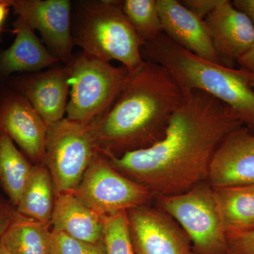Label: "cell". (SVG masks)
<instances>
[{
    "instance_id": "cell-22",
    "label": "cell",
    "mask_w": 254,
    "mask_h": 254,
    "mask_svg": "<svg viewBox=\"0 0 254 254\" xmlns=\"http://www.w3.org/2000/svg\"><path fill=\"white\" fill-rule=\"evenodd\" d=\"M122 6L132 26L143 43L163 34L157 0H125Z\"/></svg>"
},
{
    "instance_id": "cell-28",
    "label": "cell",
    "mask_w": 254,
    "mask_h": 254,
    "mask_svg": "<svg viewBox=\"0 0 254 254\" xmlns=\"http://www.w3.org/2000/svg\"><path fill=\"white\" fill-rule=\"evenodd\" d=\"M232 2L237 9L249 18L254 28V0H235Z\"/></svg>"
},
{
    "instance_id": "cell-33",
    "label": "cell",
    "mask_w": 254,
    "mask_h": 254,
    "mask_svg": "<svg viewBox=\"0 0 254 254\" xmlns=\"http://www.w3.org/2000/svg\"><path fill=\"white\" fill-rule=\"evenodd\" d=\"M248 187H250V189H252V190H254V185H251V186H248Z\"/></svg>"
},
{
    "instance_id": "cell-12",
    "label": "cell",
    "mask_w": 254,
    "mask_h": 254,
    "mask_svg": "<svg viewBox=\"0 0 254 254\" xmlns=\"http://www.w3.org/2000/svg\"><path fill=\"white\" fill-rule=\"evenodd\" d=\"M203 21L222 66L234 68L237 61L254 46L252 23L231 1L220 0Z\"/></svg>"
},
{
    "instance_id": "cell-21",
    "label": "cell",
    "mask_w": 254,
    "mask_h": 254,
    "mask_svg": "<svg viewBox=\"0 0 254 254\" xmlns=\"http://www.w3.org/2000/svg\"><path fill=\"white\" fill-rule=\"evenodd\" d=\"M33 165L0 128V182L15 206H17Z\"/></svg>"
},
{
    "instance_id": "cell-18",
    "label": "cell",
    "mask_w": 254,
    "mask_h": 254,
    "mask_svg": "<svg viewBox=\"0 0 254 254\" xmlns=\"http://www.w3.org/2000/svg\"><path fill=\"white\" fill-rule=\"evenodd\" d=\"M55 198L54 184L46 165H34L16 210L26 218L51 225Z\"/></svg>"
},
{
    "instance_id": "cell-10",
    "label": "cell",
    "mask_w": 254,
    "mask_h": 254,
    "mask_svg": "<svg viewBox=\"0 0 254 254\" xmlns=\"http://www.w3.org/2000/svg\"><path fill=\"white\" fill-rule=\"evenodd\" d=\"M14 12L33 29L66 65L73 60L71 3L68 0H11Z\"/></svg>"
},
{
    "instance_id": "cell-24",
    "label": "cell",
    "mask_w": 254,
    "mask_h": 254,
    "mask_svg": "<svg viewBox=\"0 0 254 254\" xmlns=\"http://www.w3.org/2000/svg\"><path fill=\"white\" fill-rule=\"evenodd\" d=\"M51 254H107V252L104 240L98 243H90L53 230Z\"/></svg>"
},
{
    "instance_id": "cell-3",
    "label": "cell",
    "mask_w": 254,
    "mask_h": 254,
    "mask_svg": "<svg viewBox=\"0 0 254 254\" xmlns=\"http://www.w3.org/2000/svg\"><path fill=\"white\" fill-rule=\"evenodd\" d=\"M141 54L143 60L166 68L182 92H204L236 112L245 125H254V91L240 68L203 59L179 46L164 33L145 43Z\"/></svg>"
},
{
    "instance_id": "cell-31",
    "label": "cell",
    "mask_w": 254,
    "mask_h": 254,
    "mask_svg": "<svg viewBox=\"0 0 254 254\" xmlns=\"http://www.w3.org/2000/svg\"><path fill=\"white\" fill-rule=\"evenodd\" d=\"M242 75L246 78L249 84L252 87H254V73H251L250 71H246L245 69L240 68Z\"/></svg>"
},
{
    "instance_id": "cell-8",
    "label": "cell",
    "mask_w": 254,
    "mask_h": 254,
    "mask_svg": "<svg viewBox=\"0 0 254 254\" xmlns=\"http://www.w3.org/2000/svg\"><path fill=\"white\" fill-rule=\"evenodd\" d=\"M72 193L103 217L148 205L155 198L148 188L114 169L100 153Z\"/></svg>"
},
{
    "instance_id": "cell-32",
    "label": "cell",
    "mask_w": 254,
    "mask_h": 254,
    "mask_svg": "<svg viewBox=\"0 0 254 254\" xmlns=\"http://www.w3.org/2000/svg\"><path fill=\"white\" fill-rule=\"evenodd\" d=\"M0 254H12L4 247L1 242H0Z\"/></svg>"
},
{
    "instance_id": "cell-14",
    "label": "cell",
    "mask_w": 254,
    "mask_h": 254,
    "mask_svg": "<svg viewBox=\"0 0 254 254\" xmlns=\"http://www.w3.org/2000/svg\"><path fill=\"white\" fill-rule=\"evenodd\" d=\"M163 33L184 49L203 59L222 65L204 21L181 1L157 0Z\"/></svg>"
},
{
    "instance_id": "cell-5",
    "label": "cell",
    "mask_w": 254,
    "mask_h": 254,
    "mask_svg": "<svg viewBox=\"0 0 254 254\" xmlns=\"http://www.w3.org/2000/svg\"><path fill=\"white\" fill-rule=\"evenodd\" d=\"M190 237L197 254H227V232L215 190L204 182L181 194L155 198Z\"/></svg>"
},
{
    "instance_id": "cell-20",
    "label": "cell",
    "mask_w": 254,
    "mask_h": 254,
    "mask_svg": "<svg viewBox=\"0 0 254 254\" xmlns=\"http://www.w3.org/2000/svg\"><path fill=\"white\" fill-rule=\"evenodd\" d=\"M214 190L227 234L254 230V190L248 187Z\"/></svg>"
},
{
    "instance_id": "cell-2",
    "label": "cell",
    "mask_w": 254,
    "mask_h": 254,
    "mask_svg": "<svg viewBox=\"0 0 254 254\" xmlns=\"http://www.w3.org/2000/svg\"><path fill=\"white\" fill-rule=\"evenodd\" d=\"M182 98L171 73L144 60L128 71L109 109L89 125L100 153L118 157L154 145L165 136Z\"/></svg>"
},
{
    "instance_id": "cell-4",
    "label": "cell",
    "mask_w": 254,
    "mask_h": 254,
    "mask_svg": "<svg viewBox=\"0 0 254 254\" xmlns=\"http://www.w3.org/2000/svg\"><path fill=\"white\" fill-rule=\"evenodd\" d=\"M83 9L73 44L97 59L120 62L129 72L141 66L144 43L124 13L122 1H96Z\"/></svg>"
},
{
    "instance_id": "cell-13",
    "label": "cell",
    "mask_w": 254,
    "mask_h": 254,
    "mask_svg": "<svg viewBox=\"0 0 254 254\" xmlns=\"http://www.w3.org/2000/svg\"><path fill=\"white\" fill-rule=\"evenodd\" d=\"M0 128L33 165L43 163L48 125L23 95H9L0 106Z\"/></svg>"
},
{
    "instance_id": "cell-9",
    "label": "cell",
    "mask_w": 254,
    "mask_h": 254,
    "mask_svg": "<svg viewBox=\"0 0 254 254\" xmlns=\"http://www.w3.org/2000/svg\"><path fill=\"white\" fill-rule=\"evenodd\" d=\"M135 254H190V237L158 206L142 205L127 211Z\"/></svg>"
},
{
    "instance_id": "cell-11",
    "label": "cell",
    "mask_w": 254,
    "mask_h": 254,
    "mask_svg": "<svg viewBox=\"0 0 254 254\" xmlns=\"http://www.w3.org/2000/svg\"><path fill=\"white\" fill-rule=\"evenodd\" d=\"M207 182L213 189L254 185V135L245 126L230 133L210 163Z\"/></svg>"
},
{
    "instance_id": "cell-19",
    "label": "cell",
    "mask_w": 254,
    "mask_h": 254,
    "mask_svg": "<svg viewBox=\"0 0 254 254\" xmlns=\"http://www.w3.org/2000/svg\"><path fill=\"white\" fill-rule=\"evenodd\" d=\"M50 226L16 211L0 242L12 254H51Z\"/></svg>"
},
{
    "instance_id": "cell-27",
    "label": "cell",
    "mask_w": 254,
    "mask_h": 254,
    "mask_svg": "<svg viewBox=\"0 0 254 254\" xmlns=\"http://www.w3.org/2000/svg\"><path fill=\"white\" fill-rule=\"evenodd\" d=\"M16 212V210L0 202V238L9 227Z\"/></svg>"
},
{
    "instance_id": "cell-25",
    "label": "cell",
    "mask_w": 254,
    "mask_h": 254,
    "mask_svg": "<svg viewBox=\"0 0 254 254\" xmlns=\"http://www.w3.org/2000/svg\"><path fill=\"white\" fill-rule=\"evenodd\" d=\"M227 254H254V230L227 234Z\"/></svg>"
},
{
    "instance_id": "cell-15",
    "label": "cell",
    "mask_w": 254,
    "mask_h": 254,
    "mask_svg": "<svg viewBox=\"0 0 254 254\" xmlns=\"http://www.w3.org/2000/svg\"><path fill=\"white\" fill-rule=\"evenodd\" d=\"M70 78L69 68L66 66L36 75L21 83L22 95L48 126L64 118Z\"/></svg>"
},
{
    "instance_id": "cell-34",
    "label": "cell",
    "mask_w": 254,
    "mask_h": 254,
    "mask_svg": "<svg viewBox=\"0 0 254 254\" xmlns=\"http://www.w3.org/2000/svg\"><path fill=\"white\" fill-rule=\"evenodd\" d=\"M190 254H195V253H194V252H192V251H191V252H190Z\"/></svg>"
},
{
    "instance_id": "cell-6",
    "label": "cell",
    "mask_w": 254,
    "mask_h": 254,
    "mask_svg": "<svg viewBox=\"0 0 254 254\" xmlns=\"http://www.w3.org/2000/svg\"><path fill=\"white\" fill-rule=\"evenodd\" d=\"M71 83L67 119L90 125L113 104L128 71L83 53L67 65Z\"/></svg>"
},
{
    "instance_id": "cell-7",
    "label": "cell",
    "mask_w": 254,
    "mask_h": 254,
    "mask_svg": "<svg viewBox=\"0 0 254 254\" xmlns=\"http://www.w3.org/2000/svg\"><path fill=\"white\" fill-rule=\"evenodd\" d=\"M99 153L89 125L63 118L48 125L43 163L53 179L56 196L77 189Z\"/></svg>"
},
{
    "instance_id": "cell-16",
    "label": "cell",
    "mask_w": 254,
    "mask_h": 254,
    "mask_svg": "<svg viewBox=\"0 0 254 254\" xmlns=\"http://www.w3.org/2000/svg\"><path fill=\"white\" fill-rule=\"evenodd\" d=\"M105 217L83 203L73 193L57 195L52 217L53 231L90 243L104 240Z\"/></svg>"
},
{
    "instance_id": "cell-1",
    "label": "cell",
    "mask_w": 254,
    "mask_h": 254,
    "mask_svg": "<svg viewBox=\"0 0 254 254\" xmlns=\"http://www.w3.org/2000/svg\"><path fill=\"white\" fill-rule=\"evenodd\" d=\"M245 125L232 108L204 92H183L165 136L154 145L120 156L100 153L124 176L155 198L181 194L207 181L220 145Z\"/></svg>"
},
{
    "instance_id": "cell-26",
    "label": "cell",
    "mask_w": 254,
    "mask_h": 254,
    "mask_svg": "<svg viewBox=\"0 0 254 254\" xmlns=\"http://www.w3.org/2000/svg\"><path fill=\"white\" fill-rule=\"evenodd\" d=\"M219 1L220 0H184L181 2L195 16L204 20L215 9Z\"/></svg>"
},
{
    "instance_id": "cell-17",
    "label": "cell",
    "mask_w": 254,
    "mask_h": 254,
    "mask_svg": "<svg viewBox=\"0 0 254 254\" xmlns=\"http://www.w3.org/2000/svg\"><path fill=\"white\" fill-rule=\"evenodd\" d=\"M13 31L16 34L14 43L0 55L1 73L36 71L58 63V57L50 54L23 18L18 16Z\"/></svg>"
},
{
    "instance_id": "cell-29",
    "label": "cell",
    "mask_w": 254,
    "mask_h": 254,
    "mask_svg": "<svg viewBox=\"0 0 254 254\" xmlns=\"http://www.w3.org/2000/svg\"><path fill=\"white\" fill-rule=\"evenodd\" d=\"M237 64L242 69L254 73V46L245 53Z\"/></svg>"
},
{
    "instance_id": "cell-30",
    "label": "cell",
    "mask_w": 254,
    "mask_h": 254,
    "mask_svg": "<svg viewBox=\"0 0 254 254\" xmlns=\"http://www.w3.org/2000/svg\"><path fill=\"white\" fill-rule=\"evenodd\" d=\"M10 7H11V0H0V33H1V26L5 18L9 13Z\"/></svg>"
},
{
    "instance_id": "cell-23",
    "label": "cell",
    "mask_w": 254,
    "mask_h": 254,
    "mask_svg": "<svg viewBox=\"0 0 254 254\" xmlns=\"http://www.w3.org/2000/svg\"><path fill=\"white\" fill-rule=\"evenodd\" d=\"M104 242L107 254H135L127 212L105 217Z\"/></svg>"
}]
</instances>
